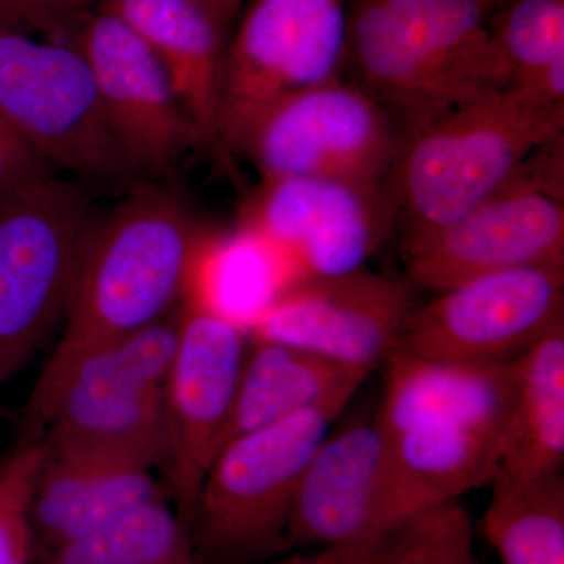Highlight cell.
I'll use <instances>...</instances> for the list:
<instances>
[{
    "label": "cell",
    "instance_id": "cell-1",
    "mask_svg": "<svg viewBox=\"0 0 564 564\" xmlns=\"http://www.w3.org/2000/svg\"><path fill=\"white\" fill-rule=\"evenodd\" d=\"M203 245L180 196L150 182L98 214L82 252L65 328L24 411L39 406L85 356L174 313Z\"/></svg>",
    "mask_w": 564,
    "mask_h": 564
},
{
    "label": "cell",
    "instance_id": "cell-2",
    "mask_svg": "<svg viewBox=\"0 0 564 564\" xmlns=\"http://www.w3.org/2000/svg\"><path fill=\"white\" fill-rule=\"evenodd\" d=\"M375 411L411 514L491 486L500 469L518 359L455 364L392 350Z\"/></svg>",
    "mask_w": 564,
    "mask_h": 564
},
{
    "label": "cell",
    "instance_id": "cell-3",
    "mask_svg": "<svg viewBox=\"0 0 564 564\" xmlns=\"http://www.w3.org/2000/svg\"><path fill=\"white\" fill-rule=\"evenodd\" d=\"M496 0H350L344 77L402 133L508 87L489 17Z\"/></svg>",
    "mask_w": 564,
    "mask_h": 564
},
{
    "label": "cell",
    "instance_id": "cell-4",
    "mask_svg": "<svg viewBox=\"0 0 564 564\" xmlns=\"http://www.w3.org/2000/svg\"><path fill=\"white\" fill-rule=\"evenodd\" d=\"M563 133V109L510 88L403 132L384 180L402 254L458 221Z\"/></svg>",
    "mask_w": 564,
    "mask_h": 564
},
{
    "label": "cell",
    "instance_id": "cell-5",
    "mask_svg": "<svg viewBox=\"0 0 564 564\" xmlns=\"http://www.w3.org/2000/svg\"><path fill=\"white\" fill-rule=\"evenodd\" d=\"M181 306L74 364L39 406L22 413L21 440H41L51 452L165 466L163 384Z\"/></svg>",
    "mask_w": 564,
    "mask_h": 564
},
{
    "label": "cell",
    "instance_id": "cell-6",
    "mask_svg": "<svg viewBox=\"0 0 564 564\" xmlns=\"http://www.w3.org/2000/svg\"><path fill=\"white\" fill-rule=\"evenodd\" d=\"M344 410L313 408L223 445L188 525L198 564H254L293 552L289 525L304 470Z\"/></svg>",
    "mask_w": 564,
    "mask_h": 564
},
{
    "label": "cell",
    "instance_id": "cell-7",
    "mask_svg": "<svg viewBox=\"0 0 564 564\" xmlns=\"http://www.w3.org/2000/svg\"><path fill=\"white\" fill-rule=\"evenodd\" d=\"M0 115L54 172L104 191L148 184L111 131L90 65L66 36L0 31Z\"/></svg>",
    "mask_w": 564,
    "mask_h": 564
},
{
    "label": "cell",
    "instance_id": "cell-8",
    "mask_svg": "<svg viewBox=\"0 0 564 564\" xmlns=\"http://www.w3.org/2000/svg\"><path fill=\"white\" fill-rule=\"evenodd\" d=\"M96 217L57 174L0 199V392L65 318Z\"/></svg>",
    "mask_w": 564,
    "mask_h": 564
},
{
    "label": "cell",
    "instance_id": "cell-9",
    "mask_svg": "<svg viewBox=\"0 0 564 564\" xmlns=\"http://www.w3.org/2000/svg\"><path fill=\"white\" fill-rule=\"evenodd\" d=\"M403 261L408 284L432 293L505 270L564 265V133Z\"/></svg>",
    "mask_w": 564,
    "mask_h": 564
},
{
    "label": "cell",
    "instance_id": "cell-10",
    "mask_svg": "<svg viewBox=\"0 0 564 564\" xmlns=\"http://www.w3.org/2000/svg\"><path fill=\"white\" fill-rule=\"evenodd\" d=\"M402 129L369 93L339 77L263 106L229 147L261 180L328 177L384 184Z\"/></svg>",
    "mask_w": 564,
    "mask_h": 564
},
{
    "label": "cell",
    "instance_id": "cell-11",
    "mask_svg": "<svg viewBox=\"0 0 564 564\" xmlns=\"http://www.w3.org/2000/svg\"><path fill=\"white\" fill-rule=\"evenodd\" d=\"M350 0H247L223 61L218 154L256 111L344 77Z\"/></svg>",
    "mask_w": 564,
    "mask_h": 564
},
{
    "label": "cell",
    "instance_id": "cell-12",
    "mask_svg": "<svg viewBox=\"0 0 564 564\" xmlns=\"http://www.w3.org/2000/svg\"><path fill=\"white\" fill-rule=\"evenodd\" d=\"M415 306L393 350L455 364L511 362L564 323V265L462 282Z\"/></svg>",
    "mask_w": 564,
    "mask_h": 564
},
{
    "label": "cell",
    "instance_id": "cell-13",
    "mask_svg": "<svg viewBox=\"0 0 564 564\" xmlns=\"http://www.w3.org/2000/svg\"><path fill=\"white\" fill-rule=\"evenodd\" d=\"M239 323L202 296L182 304L176 348L163 384L166 488L191 525L199 489L236 400L247 356Z\"/></svg>",
    "mask_w": 564,
    "mask_h": 564
},
{
    "label": "cell",
    "instance_id": "cell-14",
    "mask_svg": "<svg viewBox=\"0 0 564 564\" xmlns=\"http://www.w3.org/2000/svg\"><path fill=\"white\" fill-rule=\"evenodd\" d=\"M61 36L90 65L111 131L141 180H166L206 147L161 61L120 18L98 7Z\"/></svg>",
    "mask_w": 564,
    "mask_h": 564
},
{
    "label": "cell",
    "instance_id": "cell-15",
    "mask_svg": "<svg viewBox=\"0 0 564 564\" xmlns=\"http://www.w3.org/2000/svg\"><path fill=\"white\" fill-rule=\"evenodd\" d=\"M239 229L291 256L306 280L364 269L395 229V215L384 184L281 177L259 182Z\"/></svg>",
    "mask_w": 564,
    "mask_h": 564
},
{
    "label": "cell",
    "instance_id": "cell-16",
    "mask_svg": "<svg viewBox=\"0 0 564 564\" xmlns=\"http://www.w3.org/2000/svg\"><path fill=\"white\" fill-rule=\"evenodd\" d=\"M415 306L414 289L404 278L366 267L306 278L251 318V339L291 345L373 372L395 348Z\"/></svg>",
    "mask_w": 564,
    "mask_h": 564
},
{
    "label": "cell",
    "instance_id": "cell-17",
    "mask_svg": "<svg viewBox=\"0 0 564 564\" xmlns=\"http://www.w3.org/2000/svg\"><path fill=\"white\" fill-rule=\"evenodd\" d=\"M397 491L377 415L343 426L315 451L296 492L289 545L350 547L383 540L411 518Z\"/></svg>",
    "mask_w": 564,
    "mask_h": 564
},
{
    "label": "cell",
    "instance_id": "cell-18",
    "mask_svg": "<svg viewBox=\"0 0 564 564\" xmlns=\"http://www.w3.org/2000/svg\"><path fill=\"white\" fill-rule=\"evenodd\" d=\"M43 443V441H41ZM31 499L33 562L113 525L144 505L169 500L151 467L43 445Z\"/></svg>",
    "mask_w": 564,
    "mask_h": 564
},
{
    "label": "cell",
    "instance_id": "cell-19",
    "mask_svg": "<svg viewBox=\"0 0 564 564\" xmlns=\"http://www.w3.org/2000/svg\"><path fill=\"white\" fill-rule=\"evenodd\" d=\"M154 52L182 106L218 152L226 33L193 0H101Z\"/></svg>",
    "mask_w": 564,
    "mask_h": 564
},
{
    "label": "cell",
    "instance_id": "cell-20",
    "mask_svg": "<svg viewBox=\"0 0 564 564\" xmlns=\"http://www.w3.org/2000/svg\"><path fill=\"white\" fill-rule=\"evenodd\" d=\"M372 373L291 345L252 340L221 447L313 408L347 406Z\"/></svg>",
    "mask_w": 564,
    "mask_h": 564
},
{
    "label": "cell",
    "instance_id": "cell-21",
    "mask_svg": "<svg viewBox=\"0 0 564 564\" xmlns=\"http://www.w3.org/2000/svg\"><path fill=\"white\" fill-rule=\"evenodd\" d=\"M564 464V323L518 359L497 475L538 478Z\"/></svg>",
    "mask_w": 564,
    "mask_h": 564
},
{
    "label": "cell",
    "instance_id": "cell-22",
    "mask_svg": "<svg viewBox=\"0 0 564 564\" xmlns=\"http://www.w3.org/2000/svg\"><path fill=\"white\" fill-rule=\"evenodd\" d=\"M489 32L507 88L564 110V0H496Z\"/></svg>",
    "mask_w": 564,
    "mask_h": 564
},
{
    "label": "cell",
    "instance_id": "cell-23",
    "mask_svg": "<svg viewBox=\"0 0 564 564\" xmlns=\"http://www.w3.org/2000/svg\"><path fill=\"white\" fill-rule=\"evenodd\" d=\"M481 527L502 564H564V478L497 475Z\"/></svg>",
    "mask_w": 564,
    "mask_h": 564
},
{
    "label": "cell",
    "instance_id": "cell-24",
    "mask_svg": "<svg viewBox=\"0 0 564 564\" xmlns=\"http://www.w3.org/2000/svg\"><path fill=\"white\" fill-rule=\"evenodd\" d=\"M39 564H198L191 527L169 500L144 505L113 525Z\"/></svg>",
    "mask_w": 564,
    "mask_h": 564
},
{
    "label": "cell",
    "instance_id": "cell-25",
    "mask_svg": "<svg viewBox=\"0 0 564 564\" xmlns=\"http://www.w3.org/2000/svg\"><path fill=\"white\" fill-rule=\"evenodd\" d=\"M474 527L458 500L425 508L386 538L378 564H477Z\"/></svg>",
    "mask_w": 564,
    "mask_h": 564
},
{
    "label": "cell",
    "instance_id": "cell-26",
    "mask_svg": "<svg viewBox=\"0 0 564 564\" xmlns=\"http://www.w3.org/2000/svg\"><path fill=\"white\" fill-rule=\"evenodd\" d=\"M43 443L20 440L0 458V564H32L31 499Z\"/></svg>",
    "mask_w": 564,
    "mask_h": 564
},
{
    "label": "cell",
    "instance_id": "cell-27",
    "mask_svg": "<svg viewBox=\"0 0 564 564\" xmlns=\"http://www.w3.org/2000/svg\"><path fill=\"white\" fill-rule=\"evenodd\" d=\"M91 0H0V31L61 36L87 13Z\"/></svg>",
    "mask_w": 564,
    "mask_h": 564
},
{
    "label": "cell",
    "instance_id": "cell-28",
    "mask_svg": "<svg viewBox=\"0 0 564 564\" xmlns=\"http://www.w3.org/2000/svg\"><path fill=\"white\" fill-rule=\"evenodd\" d=\"M55 174L9 121L0 115V199Z\"/></svg>",
    "mask_w": 564,
    "mask_h": 564
},
{
    "label": "cell",
    "instance_id": "cell-29",
    "mask_svg": "<svg viewBox=\"0 0 564 564\" xmlns=\"http://www.w3.org/2000/svg\"><path fill=\"white\" fill-rule=\"evenodd\" d=\"M245 2L247 0H209L207 13L210 14L215 24L226 33L234 24V21H237V18H239Z\"/></svg>",
    "mask_w": 564,
    "mask_h": 564
},
{
    "label": "cell",
    "instance_id": "cell-30",
    "mask_svg": "<svg viewBox=\"0 0 564 564\" xmlns=\"http://www.w3.org/2000/svg\"><path fill=\"white\" fill-rule=\"evenodd\" d=\"M307 560V552L295 551L291 554L276 556V558L265 560V562H259L254 564H304Z\"/></svg>",
    "mask_w": 564,
    "mask_h": 564
},
{
    "label": "cell",
    "instance_id": "cell-31",
    "mask_svg": "<svg viewBox=\"0 0 564 564\" xmlns=\"http://www.w3.org/2000/svg\"><path fill=\"white\" fill-rule=\"evenodd\" d=\"M193 2L199 3V6H202L203 9L207 11V3H209V0H193Z\"/></svg>",
    "mask_w": 564,
    "mask_h": 564
},
{
    "label": "cell",
    "instance_id": "cell-32",
    "mask_svg": "<svg viewBox=\"0 0 564 564\" xmlns=\"http://www.w3.org/2000/svg\"><path fill=\"white\" fill-rule=\"evenodd\" d=\"M477 564H480V563H477Z\"/></svg>",
    "mask_w": 564,
    "mask_h": 564
}]
</instances>
